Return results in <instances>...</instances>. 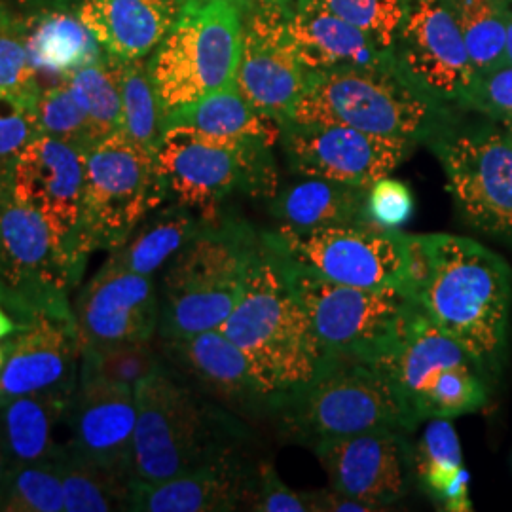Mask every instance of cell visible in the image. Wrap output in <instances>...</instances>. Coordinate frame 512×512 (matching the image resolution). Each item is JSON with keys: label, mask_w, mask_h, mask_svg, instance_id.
Segmentation results:
<instances>
[{"label": "cell", "mask_w": 512, "mask_h": 512, "mask_svg": "<svg viewBox=\"0 0 512 512\" xmlns=\"http://www.w3.org/2000/svg\"><path fill=\"white\" fill-rule=\"evenodd\" d=\"M414 296L423 313L467 349L488 376L499 370L512 308V270L503 256L463 236H420Z\"/></svg>", "instance_id": "6da1fadb"}, {"label": "cell", "mask_w": 512, "mask_h": 512, "mask_svg": "<svg viewBox=\"0 0 512 512\" xmlns=\"http://www.w3.org/2000/svg\"><path fill=\"white\" fill-rule=\"evenodd\" d=\"M219 330L247 355L270 401L308 382L325 355L285 258L262 232L243 293Z\"/></svg>", "instance_id": "7a4b0ae2"}, {"label": "cell", "mask_w": 512, "mask_h": 512, "mask_svg": "<svg viewBox=\"0 0 512 512\" xmlns=\"http://www.w3.org/2000/svg\"><path fill=\"white\" fill-rule=\"evenodd\" d=\"M260 232L245 220L220 217L207 222L165 266L160 293L162 342L217 330L243 293Z\"/></svg>", "instance_id": "3957f363"}, {"label": "cell", "mask_w": 512, "mask_h": 512, "mask_svg": "<svg viewBox=\"0 0 512 512\" xmlns=\"http://www.w3.org/2000/svg\"><path fill=\"white\" fill-rule=\"evenodd\" d=\"M270 414L285 439L311 450L376 429L410 433L382 372L372 363L332 353L323 355L308 382L277 395Z\"/></svg>", "instance_id": "277c9868"}, {"label": "cell", "mask_w": 512, "mask_h": 512, "mask_svg": "<svg viewBox=\"0 0 512 512\" xmlns=\"http://www.w3.org/2000/svg\"><path fill=\"white\" fill-rule=\"evenodd\" d=\"M376 366L403 408L408 431L423 421L473 414L488 401V374L420 308Z\"/></svg>", "instance_id": "5b68a950"}, {"label": "cell", "mask_w": 512, "mask_h": 512, "mask_svg": "<svg viewBox=\"0 0 512 512\" xmlns=\"http://www.w3.org/2000/svg\"><path fill=\"white\" fill-rule=\"evenodd\" d=\"M291 122L342 124L420 143L448 129V112L399 69H332L311 73Z\"/></svg>", "instance_id": "8992f818"}, {"label": "cell", "mask_w": 512, "mask_h": 512, "mask_svg": "<svg viewBox=\"0 0 512 512\" xmlns=\"http://www.w3.org/2000/svg\"><path fill=\"white\" fill-rule=\"evenodd\" d=\"M133 478L162 482L234 452L230 420L158 366L135 385Z\"/></svg>", "instance_id": "52a82bcc"}, {"label": "cell", "mask_w": 512, "mask_h": 512, "mask_svg": "<svg viewBox=\"0 0 512 512\" xmlns=\"http://www.w3.org/2000/svg\"><path fill=\"white\" fill-rule=\"evenodd\" d=\"M245 8V0H183L150 59L164 120L234 84Z\"/></svg>", "instance_id": "ba28073f"}, {"label": "cell", "mask_w": 512, "mask_h": 512, "mask_svg": "<svg viewBox=\"0 0 512 512\" xmlns=\"http://www.w3.org/2000/svg\"><path fill=\"white\" fill-rule=\"evenodd\" d=\"M272 145L255 139H224L188 126L164 131L156 152L169 196L203 220L222 217L236 192L274 198L277 186Z\"/></svg>", "instance_id": "9c48e42d"}, {"label": "cell", "mask_w": 512, "mask_h": 512, "mask_svg": "<svg viewBox=\"0 0 512 512\" xmlns=\"http://www.w3.org/2000/svg\"><path fill=\"white\" fill-rule=\"evenodd\" d=\"M300 268L363 289H397L414 296L420 275V236L378 226H338L315 232H262ZM416 298V296H414Z\"/></svg>", "instance_id": "30bf717a"}, {"label": "cell", "mask_w": 512, "mask_h": 512, "mask_svg": "<svg viewBox=\"0 0 512 512\" xmlns=\"http://www.w3.org/2000/svg\"><path fill=\"white\" fill-rule=\"evenodd\" d=\"M86 262L67 253L35 209L19 203L12 190L0 211V287L4 308L21 327L38 317L74 321L69 293Z\"/></svg>", "instance_id": "8fae6325"}, {"label": "cell", "mask_w": 512, "mask_h": 512, "mask_svg": "<svg viewBox=\"0 0 512 512\" xmlns=\"http://www.w3.org/2000/svg\"><path fill=\"white\" fill-rule=\"evenodd\" d=\"M167 198L156 154L135 145L124 131L103 139L86 154L82 249L88 255L112 253Z\"/></svg>", "instance_id": "7c38bea8"}, {"label": "cell", "mask_w": 512, "mask_h": 512, "mask_svg": "<svg viewBox=\"0 0 512 512\" xmlns=\"http://www.w3.org/2000/svg\"><path fill=\"white\" fill-rule=\"evenodd\" d=\"M283 258L294 294L310 315L325 353L374 363L393 346L418 306L403 291L336 283Z\"/></svg>", "instance_id": "4fadbf2b"}, {"label": "cell", "mask_w": 512, "mask_h": 512, "mask_svg": "<svg viewBox=\"0 0 512 512\" xmlns=\"http://www.w3.org/2000/svg\"><path fill=\"white\" fill-rule=\"evenodd\" d=\"M431 141L461 217L482 234L512 243L511 133L444 129Z\"/></svg>", "instance_id": "5bb4252c"}, {"label": "cell", "mask_w": 512, "mask_h": 512, "mask_svg": "<svg viewBox=\"0 0 512 512\" xmlns=\"http://www.w3.org/2000/svg\"><path fill=\"white\" fill-rule=\"evenodd\" d=\"M279 143L294 175L363 188L389 177L416 147L403 139L319 122H287Z\"/></svg>", "instance_id": "9a60e30c"}, {"label": "cell", "mask_w": 512, "mask_h": 512, "mask_svg": "<svg viewBox=\"0 0 512 512\" xmlns=\"http://www.w3.org/2000/svg\"><path fill=\"white\" fill-rule=\"evenodd\" d=\"M393 54L399 71L442 105H461L478 74L448 0H404Z\"/></svg>", "instance_id": "2e32d148"}, {"label": "cell", "mask_w": 512, "mask_h": 512, "mask_svg": "<svg viewBox=\"0 0 512 512\" xmlns=\"http://www.w3.org/2000/svg\"><path fill=\"white\" fill-rule=\"evenodd\" d=\"M86 154L44 133L23 148L10 177L12 196L35 209L50 226L55 241L86 262L80 243Z\"/></svg>", "instance_id": "e0dca14e"}, {"label": "cell", "mask_w": 512, "mask_h": 512, "mask_svg": "<svg viewBox=\"0 0 512 512\" xmlns=\"http://www.w3.org/2000/svg\"><path fill=\"white\" fill-rule=\"evenodd\" d=\"M310 78V69L285 37L281 12L262 2H249L234 80L239 95L283 128L293 120Z\"/></svg>", "instance_id": "ac0fdd59"}, {"label": "cell", "mask_w": 512, "mask_h": 512, "mask_svg": "<svg viewBox=\"0 0 512 512\" xmlns=\"http://www.w3.org/2000/svg\"><path fill=\"white\" fill-rule=\"evenodd\" d=\"M404 435L401 429H376L330 440L313 452L332 490L384 511L410 494L416 480L414 446Z\"/></svg>", "instance_id": "d6986e66"}, {"label": "cell", "mask_w": 512, "mask_h": 512, "mask_svg": "<svg viewBox=\"0 0 512 512\" xmlns=\"http://www.w3.org/2000/svg\"><path fill=\"white\" fill-rule=\"evenodd\" d=\"M80 348L150 342L160 323L154 279L107 260L73 306Z\"/></svg>", "instance_id": "ffe728a7"}, {"label": "cell", "mask_w": 512, "mask_h": 512, "mask_svg": "<svg viewBox=\"0 0 512 512\" xmlns=\"http://www.w3.org/2000/svg\"><path fill=\"white\" fill-rule=\"evenodd\" d=\"M135 423L137 408L133 387L103 380H78L67 414L71 439L65 448L114 475L135 480Z\"/></svg>", "instance_id": "44dd1931"}, {"label": "cell", "mask_w": 512, "mask_h": 512, "mask_svg": "<svg viewBox=\"0 0 512 512\" xmlns=\"http://www.w3.org/2000/svg\"><path fill=\"white\" fill-rule=\"evenodd\" d=\"M6 342L0 399L38 393L74 397L80 374V340L74 321L38 317Z\"/></svg>", "instance_id": "7402d4cb"}, {"label": "cell", "mask_w": 512, "mask_h": 512, "mask_svg": "<svg viewBox=\"0 0 512 512\" xmlns=\"http://www.w3.org/2000/svg\"><path fill=\"white\" fill-rule=\"evenodd\" d=\"M279 12L289 46L311 73L399 69L391 50H385L361 29L330 12L321 0H296Z\"/></svg>", "instance_id": "603a6c76"}, {"label": "cell", "mask_w": 512, "mask_h": 512, "mask_svg": "<svg viewBox=\"0 0 512 512\" xmlns=\"http://www.w3.org/2000/svg\"><path fill=\"white\" fill-rule=\"evenodd\" d=\"M253 469L238 450L162 482L131 484L129 511L222 512L245 507Z\"/></svg>", "instance_id": "cb8c5ba5"}, {"label": "cell", "mask_w": 512, "mask_h": 512, "mask_svg": "<svg viewBox=\"0 0 512 512\" xmlns=\"http://www.w3.org/2000/svg\"><path fill=\"white\" fill-rule=\"evenodd\" d=\"M165 355L207 393L243 412H270V397L247 355L222 330L162 342Z\"/></svg>", "instance_id": "d4e9b609"}, {"label": "cell", "mask_w": 512, "mask_h": 512, "mask_svg": "<svg viewBox=\"0 0 512 512\" xmlns=\"http://www.w3.org/2000/svg\"><path fill=\"white\" fill-rule=\"evenodd\" d=\"M179 14L177 0H82L78 16L118 59L152 54Z\"/></svg>", "instance_id": "484cf974"}, {"label": "cell", "mask_w": 512, "mask_h": 512, "mask_svg": "<svg viewBox=\"0 0 512 512\" xmlns=\"http://www.w3.org/2000/svg\"><path fill=\"white\" fill-rule=\"evenodd\" d=\"M363 186L304 177L272 198V215L279 228L315 232L338 226H370ZM374 226V224H372Z\"/></svg>", "instance_id": "4316f807"}, {"label": "cell", "mask_w": 512, "mask_h": 512, "mask_svg": "<svg viewBox=\"0 0 512 512\" xmlns=\"http://www.w3.org/2000/svg\"><path fill=\"white\" fill-rule=\"evenodd\" d=\"M73 397L61 393H38L0 399V437L12 465L57 463L65 444L55 437Z\"/></svg>", "instance_id": "83f0119b"}, {"label": "cell", "mask_w": 512, "mask_h": 512, "mask_svg": "<svg viewBox=\"0 0 512 512\" xmlns=\"http://www.w3.org/2000/svg\"><path fill=\"white\" fill-rule=\"evenodd\" d=\"M207 220L181 203L160 205L141 220L109 260L135 274L154 277L202 232Z\"/></svg>", "instance_id": "f1b7e54d"}, {"label": "cell", "mask_w": 512, "mask_h": 512, "mask_svg": "<svg viewBox=\"0 0 512 512\" xmlns=\"http://www.w3.org/2000/svg\"><path fill=\"white\" fill-rule=\"evenodd\" d=\"M25 31L38 78L46 76L52 86L105 57L103 46L80 16L67 10H48L25 23Z\"/></svg>", "instance_id": "f546056e"}, {"label": "cell", "mask_w": 512, "mask_h": 512, "mask_svg": "<svg viewBox=\"0 0 512 512\" xmlns=\"http://www.w3.org/2000/svg\"><path fill=\"white\" fill-rule=\"evenodd\" d=\"M171 126H188L224 139H255L272 147L281 139V124L253 109L236 84L167 114L164 128Z\"/></svg>", "instance_id": "4dcf8cb0"}, {"label": "cell", "mask_w": 512, "mask_h": 512, "mask_svg": "<svg viewBox=\"0 0 512 512\" xmlns=\"http://www.w3.org/2000/svg\"><path fill=\"white\" fill-rule=\"evenodd\" d=\"M63 480L65 512L129 511L131 478L114 475L65 448L57 459Z\"/></svg>", "instance_id": "1f68e13d"}, {"label": "cell", "mask_w": 512, "mask_h": 512, "mask_svg": "<svg viewBox=\"0 0 512 512\" xmlns=\"http://www.w3.org/2000/svg\"><path fill=\"white\" fill-rule=\"evenodd\" d=\"M476 73L505 63L511 0H448Z\"/></svg>", "instance_id": "d6a6232c"}, {"label": "cell", "mask_w": 512, "mask_h": 512, "mask_svg": "<svg viewBox=\"0 0 512 512\" xmlns=\"http://www.w3.org/2000/svg\"><path fill=\"white\" fill-rule=\"evenodd\" d=\"M118 59V57H116ZM124 128L129 139L156 154L164 137V112L145 57L118 59Z\"/></svg>", "instance_id": "836d02e7"}, {"label": "cell", "mask_w": 512, "mask_h": 512, "mask_svg": "<svg viewBox=\"0 0 512 512\" xmlns=\"http://www.w3.org/2000/svg\"><path fill=\"white\" fill-rule=\"evenodd\" d=\"M74 99L86 112L97 143L124 128L120 65L112 55L78 69L67 78Z\"/></svg>", "instance_id": "e575fe53"}, {"label": "cell", "mask_w": 512, "mask_h": 512, "mask_svg": "<svg viewBox=\"0 0 512 512\" xmlns=\"http://www.w3.org/2000/svg\"><path fill=\"white\" fill-rule=\"evenodd\" d=\"M461 469V444L454 425L448 418L429 420L414 446V471L421 490L437 503Z\"/></svg>", "instance_id": "d590c367"}, {"label": "cell", "mask_w": 512, "mask_h": 512, "mask_svg": "<svg viewBox=\"0 0 512 512\" xmlns=\"http://www.w3.org/2000/svg\"><path fill=\"white\" fill-rule=\"evenodd\" d=\"M160 365L150 342L84 346L80 348L78 380H103L135 389V385Z\"/></svg>", "instance_id": "8d00e7d4"}, {"label": "cell", "mask_w": 512, "mask_h": 512, "mask_svg": "<svg viewBox=\"0 0 512 512\" xmlns=\"http://www.w3.org/2000/svg\"><path fill=\"white\" fill-rule=\"evenodd\" d=\"M0 511H65L63 480L57 463L16 465L0 495Z\"/></svg>", "instance_id": "74e56055"}, {"label": "cell", "mask_w": 512, "mask_h": 512, "mask_svg": "<svg viewBox=\"0 0 512 512\" xmlns=\"http://www.w3.org/2000/svg\"><path fill=\"white\" fill-rule=\"evenodd\" d=\"M42 84L27 48L25 21L0 2V93L37 105Z\"/></svg>", "instance_id": "f35d334b"}, {"label": "cell", "mask_w": 512, "mask_h": 512, "mask_svg": "<svg viewBox=\"0 0 512 512\" xmlns=\"http://www.w3.org/2000/svg\"><path fill=\"white\" fill-rule=\"evenodd\" d=\"M37 122L40 133L69 143L88 154L95 145V133L86 112L74 99L67 80L44 88L37 101Z\"/></svg>", "instance_id": "ab89813d"}, {"label": "cell", "mask_w": 512, "mask_h": 512, "mask_svg": "<svg viewBox=\"0 0 512 512\" xmlns=\"http://www.w3.org/2000/svg\"><path fill=\"white\" fill-rule=\"evenodd\" d=\"M330 12L361 29L385 50L395 48L403 23L404 0H321Z\"/></svg>", "instance_id": "60d3db41"}, {"label": "cell", "mask_w": 512, "mask_h": 512, "mask_svg": "<svg viewBox=\"0 0 512 512\" xmlns=\"http://www.w3.org/2000/svg\"><path fill=\"white\" fill-rule=\"evenodd\" d=\"M38 133L37 105L0 93V184L10 183L19 154Z\"/></svg>", "instance_id": "b9f144b4"}, {"label": "cell", "mask_w": 512, "mask_h": 512, "mask_svg": "<svg viewBox=\"0 0 512 512\" xmlns=\"http://www.w3.org/2000/svg\"><path fill=\"white\" fill-rule=\"evenodd\" d=\"M245 507L260 512H317L315 492H296L289 488L270 463L253 469Z\"/></svg>", "instance_id": "7bdbcfd3"}, {"label": "cell", "mask_w": 512, "mask_h": 512, "mask_svg": "<svg viewBox=\"0 0 512 512\" xmlns=\"http://www.w3.org/2000/svg\"><path fill=\"white\" fill-rule=\"evenodd\" d=\"M461 105L486 114L512 133V65L503 63L492 71L476 74Z\"/></svg>", "instance_id": "ee69618b"}, {"label": "cell", "mask_w": 512, "mask_h": 512, "mask_svg": "<svg viewBox=\"0 0 512 512\" xmlns=\"http://www.w3.org/2000/svg\"><path fill=\"white\" fill-rule=\"evenodd\" d=\"M412 190L397 179L384 177L368 186L366 192V215L370 222L384 230H401L414 215Z\"/></svg>", "instance_id": "f6af8a7d"}, {"label": "cell", "mask_w": 512, "mask_h": 512, "mask_svg": "<svg viewBox=\"0 0 512 512\" xmlns=\"http://www.w3.org/2000/svg\"><path fill=\"white\" fill-rule=\"evenodd\" d=\"M315 499H317V512H370L380 511L378 507L349 497V495L340 494L336 490H323V492H315Z\"/></svg>", "instance_id": "bcb514c9"}, {"label": "cell", "mask_w": 512, "mask_h": 512, "mask_svg": "<svg viewBox=\"0 0 512 512\" xmlns=\"http://www.w3.org/2000/svg\"><path fill=\"white\" fill-rule=\"evenodd\" d=\"M440 507L444 511L469 512L473 511V503L469 499V475L465 467L459 471L458 476L452 480V484L440 495Z\"/></svg>", "instance_id": "7dc6e473"}, {"label": "cell", "mask_w": 512, "mask_h": 512, "mask_svg": "<svg viewBox=\"0 0 512 512\" xmlns=\"http://www.w3.org/2000/svg\"><path fill=\"white\" fill-rule=\"evenodd\" d=\"M21 329L23 327L14 319V315L0 304V340L16 334Z\"/></svg>", "instance_id": "c3c4849f"}, {"label": "cell", "mask_w": 512, "mask_h": 512, "mask_svg": "<svg viewBox=\"0 0 512 512\" xmlns=\"http://www.w3.org/2000/svg\"><path fill=\"white\" fill-rule=\"evenodd\" d=\"M12 469H14V465H12L10 456H8L6 448H4L2 437H0V495H2V490L6 486V480H8V476L12 473Z\"/></svg>", "instance_id": "681fc988"}, {"label": "cell", "mask_w": 512, "mask_h": 512, "mask_svg": "<svg viewBox=\"0 0 512 512\" xmlns=\"http://www.w3.org/2000/svg\"><path fill=\"white\" fill-rule=\"evenodd\" d=\"M505 63L512 65V0L511 16H509V29H507V52H505Z\"/></svg>", "instance_id": "f907efd6"}, {"label": "cell", "mask_w": 512, "mask_h": 512, "mask_svg": "<svg viewBox=\"0 0 512 512\" xmlns=\"http://www.w3.org/2000/svg\"><path fill=\"white\" fill-rule=\"evenodd\" d=\"M255 2H262V4H266V6L277 8V10H285V8H289L296 0H255Z\"/></svg>", "instance_id": "816d5d0a"}, {"label": "cell", "mask_w": 512, "mask_h": 512, "mask_svg": "<svg viewBox=\"0 0 512 512\" xmlns=\"http://www.w3.org/2000/svg\"><path fill=\"white\" fill-rule=\"evenodd\" d=\"M6 355H8V342L4 338V340H0V370H2V366L6 363Z\"/></svg>", "instance_id": "f5cc1de1"}, {"label": "cell", "mask_w": 512, "mask_h": 512, "mask_svg": "<svg viewBox=\"0 0 512 512\" xmlns=\"http://www.w3.org/2000/svg\"><path fill=\"white\" fill-rule=\"evenodd\" d=\"M8 192H10V183L0 184V211H2V205H4Z\"/></svg>", "instance_id": "db71d44e"}, {"label": "cell", "mask_w": 512, "mask_h": 512, "mask_svg": "<svg viewBox=\"0 0 512 512\" xmlns=\"http://www.w3.org/2000/svg\"><path fill=\"white\" fill-rule=\"evenodd\" d=\"M0 304L4 306V291H2V287H0Z\"/></svg>", "instance_id": "11a10c76"}, {"label": "cell", "mask_w": 512, "mask_h": 512, "mask_svg": "<svg viewBox=\"0 0 512 512\" xmlns=\"http://www.w3.org/2000/svg\"><path fill=\"white\" fill-rule=\"evenodd\" d=\"M245 2H247V4H249V2H255V0H245Z\"/></svg>", "instance_id": "9f6ffc18"}, {"label": "cell", "mask_w": 512, "mask_h": 512, "mask_svg": "<svg viewBox=\"0 0 512 512\" xmlns=\"http://www.w3.org/2000/svg\"><path fill=\"white\" fill-rule=\"evenodd\" d=\"M23 2H33V0H23Z\"/></svg>", "instance_id": "6f0895ef"}, {"label": "cell", "mask_w": 512, "mask_h": 512, "mask_svg": "<svg viewBox=\"0 0 512 512\" xmlns=\"http://www.w3.org/2000/svg\"><path fill=\"white\" fill-rule=\"evenodd\" d=\"M511 139H512V133H511Z\"/></svg>", "instance_id": "680465c9"}]
</instances>
